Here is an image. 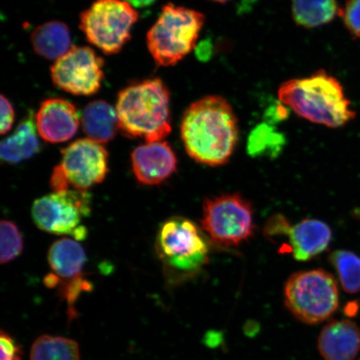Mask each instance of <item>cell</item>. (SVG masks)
<instances>
[{
	"instance_id": "18",
	"label": "cell",
	"mask_w": 360,
	"mask_h": 360,
	"mask_svg": "<svg viewBox=\"0 0 360 360\" xmlns=\"http://www.w3.org/2000/svg\"><path fill=\"white\" fill-rule=\"evenodd\" d=\"M37 127L32 112L18 125L15 133L1 143V159L15 165L32 158L40 151Z\"/></svg>"
},
{
	"instance_id": "14",
	"label": "cell",
	"mask_w": 360,
	"mask_h": 360,
	"mask_svg": "<svg viewBox=\"0 0 360 360\" xmlns=\"http://www.w3.org/2000/svg\"><path fill=\"white\" fill-rule=\"evenodd\" d=\"M38 133L45 141L57 143L70 141L77 132L79 114L73 103L63 98L44 101L35 118Z\"/></svg>"
},
{
	"instance_id": "23",
	"label": "cell",
	"mask_w": 360,
	"mask_h": 360,
	"mask_svg": "<svg viewBox=\"0 0 360 360\" xmlns=\"http://www.w3.org/2000/svg\"><path fill=\"white\" fill-rule=\"evenodd\" d=\"M330 261L339 276L342 287L349 294L360 291V258L347 250H337Z\"/></svg>"
},
{
	"instance_id": "22",
	"label": "cell",
	"mask_w": 360,
	"mask_h": 360,
	"mask_svg": "<svg viewBox=\"0 0 360 360\" xmlns=\"http://www.w3.org/2000/svg\"><path fill=\"white\" fill-rule=\"evenodd\" d=\"M285 139L267 124H261L251 132L248 153L253 157H276L285 146Z\"/></svg>"
},
{
	"instance_id": "15",
	"label": "cell",
	"mask_w": 360,
	"mask_h": 360,
	"mask_svg": "<svg viewBox=\"0 0 360 360\" xmlns=\"http://www.w3.org/2000/svg\"><path fill=\"white\" fill-rule=\"evenodd\" d=\"M318 349L323 360H354L360 350V330L349 319L332 321L322 328Z\"/></svg>"
},
{
	"instance_id": "29",
	"label": "cell",
	"mask_w": 360,
	"mask_h": 360,
	"mask_svg": "<svg viewBox=\"0 0 360 360\" xmlns=\"http://www.w3.org/2000/svg\"><path fill=\"white\" fill-rule=\"evenodd\" d=\"M51 186L55 192L69 191L70 184L60 165L53 169L51 178Z\"/></svg>"
},
{
	"instance_id": "26",
	"label": "cell",
	"mask_w": 360,
	"mask_h": 360,
	"mask_svg": "<svg viewBox=\"0 0 360 360\" xmlns=\"http://www.w3.org/2000/svg\"><path fill=\"white\" fill-rule=\"evenodd\" d=\"M339 13L350 35L360 39V0H347Z\"/></svg>"
},
{
	"instance_id": "30",
	"label": "cell",
	"mask_w": 360,
	"mask_h": 360,
	"mask_svg": "<svg viewBox=\"0 0 360 360\" xmlns=\"http://www.w3.org/2000/svg\"><path fill=\"white\" fill-rule=\"evenodd\" d=\"M212 55V45L210 42L202 41L196 45V56L200 60H209Z\"/></svg>"
},
{
	"instance_id": "11",
	"label": "cell",
	"mask_w": 360,
	"mask_h": 360,
	"mask_svg": "<svg viewBox=\"0 0 360 360\" xmlns=\"http://www.w3.org/2000/svg\"><path fill=\"white\" fill-rule=\"evenodd\" d=\"M264 235L270 240L286 238L283 250L298 261H308L321 255L328 249L332 240L331 229L326 223L317 219H304L290 225L281 214L269 219Z\"/></svg>"
},
{
	"instance_id": "8",
	"label": "cell",
	"mask_w": 360,
	"mask_h": 360,
	"mask_svg": "<svg viewBox=\"0 0 360 360\" xmlns=\"http://www.w3.org/2000/svg\"><path fill=\"white\" fill-rule=\"evenodd\" d=\"M91 212V198L87 191L69 190L55 192L36 200L32 207L34 222L44 232L70 236L84 240L87 229L84 219Z\"/></svg>"
},
{
	"instance_id": "16",
	"label": "cell",
	"mask_w": 360,
	"mask_h": 360,
	"mask_svg": "<svg viewBox=\"0 0 360 360\" xmlns=\"http://www.w3.org/2000/svg\"><path fill=\"white\" fill-rule=\"evenodd\" d=\"M86 260L82 245L70 238L56 241L48 252V262L52 274L60 278V283L82 277Z\"/></svg>"
},
{
	"instance_id": "21",
	"label": "cell",
	"mask_w": 360,
	"mask_h": 360,
	"mask_svg": "<svg viewBox=\"0 0 360 360\" xmlns=\"http://www.w3.org/2000/svg\"><path fill=\"white\" fill-rule=\"evenodd\" d=\"M30 360H80L79 346L69 338L44 335L34 342Z\"/></svg>"
},
{
	"instance_id": "12",
	"label": "cell",
	"mask_w": 360,
	"mask_h": 360,
	"mask_svg": "<svg viewBox=\"0 0 360 360\" xmlns=\"http://www.w3.org/2000/svg\"><path fill=\"white\" fill-rule=\"evenodd\" d=\"M108 156L102 143L89 138L77 139L62 150L60 166L70 186L87 191L105 179Z\"/></svg>"
},
{
	"instance_id": "24",
	"label": "cell",
	"mask_w": 360,
	"mask_h": 360,
	"mask_svg": "<svg viewBox=\"0 0 360 360\" xmlns=\"http://www.w3.org/2000/svg\"><path fill=\"white\" fill-rule=\"evenodd\" d=\"M0 229H1L0 260L4 264L10 263L19 257L24 249V241L19 229L10 220H2Z\"/></svg>"
},
{
	"instance_id": "1",
	"label": "cell",
	"mask_w": 360,
	"mask_h": 360,
	"mask_svg": "<svg viewBox=\"0 0 360 360\" xmlns=\"http://www.w3.org/2000/svg\"><path fill=\"white\" fill-rule=\"evenodd\" d=\"M238 121L232 107L219 96H206L184 112L181 138L193 160L210 166L226 164L237 145Z\"/></svg>"
},
{
	"instance_id": "10",
	"label": "cell",
	"mask_w": 360,
	"mask_h": 360,
	"mask_svg": "<svg viewBox=\"0 0 360 360\" xmlns=\"http://www.w3.org/2000/svg\"><path fill=\"white\" fill-rule=\"evenodd\" d=\"M103 60L91 48L72 47L51 67V78L58 89L74 96L96 94L103 79Z\"/></svg>"
},
{
	"instance_id": "5",
	"label": "cell",
	"mask_w": 360,
	"mask_h": 360,
	"mask_svg": "<svg viewBox=\"0 0 360 360\" xmlns=\"http://www.w3.org/2000/svg\"><path fill=\"white\" fill-rule=\"evenodd\" d=\"M205 24L202 13L166 4L147 34L148 51L158 66L177 64L196 47Z\"/></svg>"
},
{
	"instance_id": "13",
	"label": "cell",
	"mask_w": 360,
	"mask_h": 360,
	"mask_svg": "<svg viewBox=\"0 0 360 360\" xmlns=\"http://www.w3.org/2000/svg\"><path fill=\"white\" fill-rule=\"evenodd\" d=\"M134 174L145 186H157L168 179L177 169V158L169 143H146L131 154Z\"/></svg>"
},
{
	"instance_id": "32",
	"label": "cell",
	"mask_w": 360,
	"mask_h": 360,
	"mask_svg": "<svg viewBox=\"0 0 360 360\" xmlns=\"http://www.w3.org/2000/svg\"><path fill=\"white\" fill-rule=\"evenodd\" d=\"M212 1L218 2V3H226L229 1V0H212Z\"/></svg>"
},
{
	"instance_id": "27",
	"label": "cell",
	"mask_w": 360,
	"mask_h": 360,
	"mask_svg": "<svg viewBox=\"0 0 360 360\" xmlns=\"http://www.w3.org/2000/svg\"><path fill=\"white\" fill-rule=\"evenodd\" d=\"M0 360H22L24 357V350L20 344L10 333L3 330L0 332Z\"/></svg>"
},
{
	"instance_id": "7",
	"label": "cell",
	"mask_w": 360,
	"mask_h": 360,
	"mask_svg": "<svg viewBox=\"0 0 360 360\" xmlns=\"http://www.w3.org/2000/svg\"><path fill=\"white\" fill-rule=\"evenodd\" d=\"M138 19V12L123 0H96L80 13L79 28L90 44L115 55L130 39Z\"/></svg>"
},
{
	"instance_id": "4",
	"label": "cell",
	"mask_w": 360,
	"mask_h": 360,
	"mask_svg": "<svg viewBox=\"0 0 360 360\" xmlns=\"http://www.w3.org/2000/svg\"><path fill=\"white\" fill-rule=\"evenodd\" d=\"M155 250L168 276L175 281L187 280L208 263V240L190 219L173 217L162 224Z\"/></svg>"
},
{
	"instance_id": "2",
	"label": "cell",
	"mask_w": 360,
	"mask_h": 360,
	"mask_svg": "<svg viewBox=\"0 0 360 360\" xmlns=\"http://www.w3.org/2000/svg\"><path fill=\"white\" fill-rule=\"evenodd\" d=\"M278 97L297 115L327 127H342L356 115L340 81L323 70L286 81L278 89Z\"/></svg>"
},
{
	"instance_id": "17",
	"label": "cell",
	"mask_w": 360,
	"mask_h": 360,
	"mask_svg": "<svg viewBox=\"0 0 360 360\" xmlns=\"http://www.w3.org/2000/svg\"><path fill=\"white\" fill-rule=\"evenodd\" d=\"M81 122L89 139L100 143L111 141L120 129L116 109L103 101L89 103L84 108Z\"/></svg>"
},
{
	"instance_id": "20",
	"label": "cell",
	"mask_w": 360,
	"mask_h": 360,
	"mask_svg": "<svg viewBox=\"0 0 360 360\" xmlns=\"http://www.w3.org/2000/svg\"><path fill=\"white\" fill-rule=\"evenodd\" d=\"M336 0H292V13L296 24L304 28H316L335 19Z\"/></svg>"
},
{
	"instance_id": "25",
	"label": "cell",
	"mask_w": 360,
	"mask_h": 360,
	"mask_svg": "<svg viewBox=\"0 0 360 360\" xmlns=\"http://www.w3.org/2000/svg\"><path fill=\"white\" fill-rule=\"evenodd\" d=\"M92 285L90 283L84 280L83 277L76 278V280L62 282L60 285V292L61 298L65 299L69 304V309H68V315H69V319H75L77 312L75 311V304L76 301L79 298L81 294L83 292H88L91 290Z\"/></svg>"
},
{
	"instance_id": "9",
	"label": "cell",
	"mask_w": 360,
	"mask_h": 360,
	"mask_svg": "<svg viewBox=\"0 0 360 360\" xmlns=\"http://www.w3.org/2000/svg\"><path fill=\"white\" fill-rule=\"evenodd\" d=\"M201 225L214 244L238 246L253 236V209L250 202L240 195L210 198L202 205Z\"/></svg>"
},
{
	"instance_id": "19",
	"label": "cell",
	"mask_w": 360,
	"mask_h": 360,
	"mask_svg": "<svg viewBox=\"0 0 360 360\" xmlns=\"http://www.w3.org/2000/svg\"><path fill=\"white\" fill-rule=\"evenodd\" d=\"M31 43L37 55L49 60H57L71 49L70 30L60 21L44 22L34 30Z\"/></svg>"
},
{
	"instance_id": "31",
	"label": "cell",
	"mask_w": 360,
	"mask_h": 360,
	"mask_svg": "<svg viewBox=\"0 0 360 360\" xmlns=\"http://www.w3.org/2000/svg\"><path fill=\"white\" fill-rule=\"evenodd\" d=\"M123 1L128 3L132 7L145 8L151 6L156 0H123Z\"/></svg>"
},
{
	"instance_id": "3",
	"label": "cell",
	"mask_w": 360,
	"mask_h": 360,
	"mask_svg": "<svg viewBox=\"0 0 360 360\" xmlns=\"http://www.w3.org/2000/svg\"><path fill=\"white\" fill-rule=\"evenodd\" d=\"M125 136L159 142L171 132L170 94L160 79H148L121 90L116 103Z\"/></svg>"
},
{
	"instance_id": "28",
	"label": "cell",
	"mask_w": 360,
	"mask_h": 360,
	"mask_svg": "<svg viewBox=\"0 0 360 360\" xmlns=\"http://www.w3.org/2000/svg\"><path fill=\"white\" fill-rule=\"evenodd\" d=\"M1 125H0V131L4 134L12 128L13 120H15V112L10 101L6 97L1 96Z\"/></svg>"
},
{
	"instance_id": "6",
	"label": "cell",
	"mask_w": 360,
	"mask_h": 360,
	"mask_svg": "<svg viewBox=\"0 0 360 360\" xmlns=\"http://www.w3.org/2000/svg\"><path fill=\"white\" fill-rule=\"evenodd\" d=\"M285 304L299 321L318 325L339 307V290L334 276L323 269L292 274L283 290Z\"/></svg>"
}]
</instances>
